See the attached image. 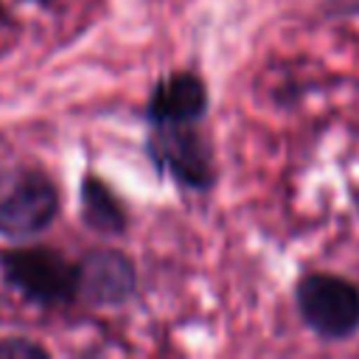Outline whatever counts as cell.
Instances as JSON below:
<instances>
[{
	"mask_svg": "<svg viewBox=\"0 0 359 359\" xmlns=\"http://www.w3.org/2000/svg\"><path fill=\"white\" fill-rule=\"evenodd\" d=\"M59 216V191L42 168L0 171V236L25 241L45 233Z\"/></svg>",
	"mask_w": 359,
	"mask_h": 359,
	"instance_id": "6da1fadb",
	"label": "cell"
},
{
	"mask_svg": "<svg viewBox=\"0 0 359 359\" xmlns=\"http://www.w3.org/2000/svg\"><path fill=\"white\" fill-rule=\"evenodd\" d=\"M6 283L28 303L42 309L67 306L79 297L76 264L50 247H22L0 255Z\"/></svg>",
	"mask_w": 359,
	"mask_h": 359,
	"instance_id": "7a4b0ae2",
	"label": "cell"
},
{
	"mask_svg": "<svg viewBox=\"0 0 359 359\" xmlns=\"http://www.w3.org/2000/svg\"><path fill=\"white\" fill-rule=\"evenodd\" d=\"M297 314L320 339L339 342L359 331V289L337 275L311 272L294 286Z\"/></svg>",
	"mask_w": 359,
	"mask_h": 359,
	"instance_id": "3957f363",
	"label": "cell"
},
{
	"mask_svg": "<svg viewBox=\"0 0 359 359\" xmlns=\"http://www.w3.org/2000/svg\"><path fill=\"white\" fill-rule=\"evenodd\" d=\"M151 163L188 191H208L216 180L213 149L194 123L154 126L146 140Z\"/></svg>",
	"mask_w": 359,
	"mask_h": 359,
	"instance_id": "277c9868",
	"label": "cell"
},
{
	"mask_svg": "<svg viewBox=\"0 0 359 359\" xmlns=\"http://www.w3.org/2000/svg\"><path fill=\"white\" fill-rule=\"evenodd\" d=\"M79 297L90 306H121L137 289L135 264L118 250H90L79 264Z\"/></svg>",
	"mask_w": 359,
	"mask_h": 359,
	"instance_id": "5b68a950",
	"label": "cell"
},
{
	"mask_svg": "<svg viewBox=\"0 0 359 359\" xmlns=\"http://www.w3.org/2000/svg\"><path fill=\"white\" fill-rule=\"evenodd\" d=\"M205 112H208V87L191 70H180L160 79L146 104V121L151 126L196 123L202 121Z\"/></svg>",
	"mask_w": 359,
	"mask_h": 359,
	"instance_id": "8992f818",
	"label": "cell"
},
{
	"mask_svg": "<svg viewBox=\"0 0 359 359\" xmlns=\"http://www.w3.org/2000/svg\"><path fill=\"white\" fill-rule=\"evenodd\" d=\"M79 208H81V222L87 230L101 233V236H123L129 227V216L118 194L98 180L95 174H87L79 188Z\"/></svg>",
	"mask_w": 359,
	"mask_h": 359,
	"instance_id": "52a82bcc",
	"label": "cell"
},
{
	"mask_svg": "<svg viewBox=\"0 0 359 359\" xmlns=\"http://www.w3.org/2000/svg\"><path fill=\"white\" fill-rule=\"evenodd\" d=\"M48 351L25 337H8L0 339V359H45Z\"/></svg>",
	"mask_w": 359,
	"mask_h": 359,
	"instance_id": "ba28073f",
	"label": "cell"
},
{
	"mask_svg": "<svg viewBox=\"0 0 359 359\" xmlns=\"http://www.w3.org/2000/svg\"><path fill=\"white\" fill-rule=\"evenodd\" d=\"M6 22H8V17H6V8H3V6H0V31H3V28H6Z\"/></svg>",
	"mask_w": 359,
	"mask_h": 359,
	"instance_id": "9c48e42d",
	"label": "cell"
},
{
	"mask_svg": "<svg viewBox=\"0 0 359 359\" xmlns=\"http://www.w3.org/2000/svg\"><path fill=\"white\" fill-rule=\"evenodd\" d=\"M34 3H39V6H50L53 0H34Z\"/></svg>",
	"mask_w": 359,
	"mask_h": 359,
	"instance_id": "30bf717a",
	"label": "cell"
},
{
	"mask_svg": "<svg viewBox=\"0 0 359 359\" xmlns=\"http://www.w3.org/2000/svg\"><path fill=\"white\" fill-rule=\"evenodd\" d=\"M356 208H359V194H356Z\"/></svg>",
	"mask_w": 359,
	"mask_h": 359,
	"instance_id": "8fae6325",
	"label": "cell"
}]
</instances>
